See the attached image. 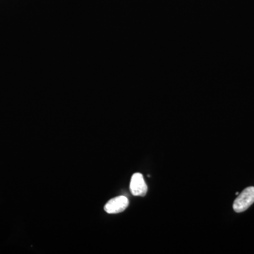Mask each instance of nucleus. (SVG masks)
<instances>
[{
  "label": "nucleus",
  "mask_w": 254,
  "mask_h": 254,
  "mask_svg": "<svg viewBox=\"0 0 254 254\" xmlns=\"http://www.w3.org/2000/svg\"><path fill=\"white\" fill-rule=\"evenodd\" d=\"M128 205V200L125 195L115 197L110 200L105 205V210L109 214L122 213Z\"/></svg>",
  "instance_id": "2"
},
{
  "label": "nucleus",
  "mask_w": 254,
  "mask_h": 254,
  "mask_svg": "<svg viewBox=\"0 0 254 254\" xmlns=\"http://www.w3.org/2000/svg\"><path fill=\"white\" fill-rule=\"evenodd\" d=\"M130 190L132 194L136 196H144L146 194L148 187L141 173L133 174L130 182Z\"/></svg>",
  "instance_id": "3"
},
{
  "label": "nucleus",
  "mask_w": 254,
  "mask_h": 254,
  "mask_svg": "<svg viewBox=\"0 0 254 254\" xmlns=\"http://www.w3.org/2000/svg\"><path fill=\"white\" fill-rule=\"evenodd\" d=\"M239 194H240V193H239V192H237L236 195H239Z\"/></svg>",
  "instance_id": "4"
},
{
  "label": "nucleus",
  "mask_w": 254,
  "mask_h": 254,
  "mask_svg": "<svg viewBox=\"0 0 254 254\" xmlns=\"http://www.w3.org/2000/svg\"><path fill=\"white\" fill-rule=\"evenodd\" d=\"M254 203V187L246 188L239 194L233 203V209L236 213H242Z\"/></svg>",
  "instance_id": "1"
}]
</instances>
